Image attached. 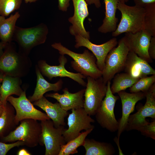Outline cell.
I'll return each instance as SVG.
<instances>
[{"mask_svg": "<svg viewBox=\"0 0 155 155\" xmlns=\"http://www.w3.org/2000/svg\"><path fill=\"white\" fill-rule=\"evenodd\" d=\"M71 110V113L69 115L67 119L68 128H65L63 133L66 143L78 136L81 131L94 129V128L91 124L94 122V120L86 112L83 108Z\"/></svg>", "mask_w": 155, "mask_h": 155, "instance_id": "cell-10", "label": "cell"}, {"mask_svg": "<svg viewBox=\"0 0 155 155\" xmlns=\"http://www.w3.org/2000/svg\"><path fill=\"white\" fill-rule=\"evenodd\" d=\"M87 79L83 108L89 115L93 116L95 115L106 95L107 84L104 82L102 77L94 79L88 76Z\"/></svg>", "mask_w": 155, "mask_h": 155, "instance_id": "cell-9", "label": "cell"}, {"mask_svg": "<svg viewBox=\"0 0 155 155\" xmlns=\"http://www.w3.org/2000/svg\"><path fill=\"white\" fill-rule=\"evenodd\" d=\"M48 32L47 26L43 23L28 28L16 26L12 41L17 43L19 52L28 56L32 49L45 43Z\"/></svg>", "mask_w": 155, "mask_h": 155, "instance_id": "cell-3", "label": "cell"}, {"mask_svg": "<svg viewBox=\"0 0 155 155\" xmlns=\"http://www.w3.org/2000/svg\"><path fill=\"white\" fill-rule=\"evenodd\" d=\"M41 133L39 144L45 147V155H58L61 147L66 142L63 135L64 126L55 127L50 119L40 121Z\"/></svg>", "mask_w": 155, "mask_h": 155, "instance_id": "cell-7", "label": "cell"}, {"mask_svg": "<svg viewBox=\"0 0 155 155\" xmlns=\"http://www.w3.org/2000/svg\"><path fill=\"white\" fill-rule=\"evenodd\" d=\"M123 70L133 78L140 79L155 74V70L145 60L133 52L129 51Z\"/></svg>", "mask_w": 155, "mask_h": 155, "instance_id": "cell-18", "label": "cell"}, {"mask_svg": "<svg viewBox=\"0 0 155 155\" xmlns=\"http://www.w3.org/2000/svg\"><path fill=\"white\" fill-rule=\"evenodd\" d=\"M113 78V83L110 86L111 92L113 94L130 88L139 79L133 78L126 72L117 74Z\"/></svg>", "mask_w": 155, "mask_h": 155, "instance_id": "cell-27", "label": "cell"}, {"mask_svg": "<svg viewBox=\"0 0 155 155\" xmlns=\"http://www.w3.org/2000/svg\"><path fill=\"white\" fill-rule=\"evenodd\" d=\"M3 75L1 72H0V87L3 81ZM0 96H1V93H0Z\"/></svg>", "mask_w": 155, "mask_h": 155, "instance_id": "cell-41", "label": "cell"}, {"mask_svg": "<svg viewBox=\"0 0 155 155\" xmlns=\"http://www.w3.org/2000/svg\"><path fill=\"white\" fill-rule=\"evenodd\" d=\"M38 0H24V1L26 3H28L35 2Z\"/></svg>", "mask_w": 155, "mask_h": 155, "instance_id": "cell-42", "label": "cell"}, {"mask_svg": "<svg viewBox=\"0 0 155 155\" xmlns=\"http://www.w3.org/2000/svg\"><path fill=\"white\" fill-rule=\"evenodd\" d=\"M117 46L113 49L105 59L102 77L107 84L117 73L123 70L129 49L124 37L119 41Z\"/></svg>", "mask_w": 155, "mask_h": 155, "instance_id": "cell-6", "label": "cell"}, {"mask_svg": "<svg viewBox=\"0 0 155 155\" xmlns=\"http://www.w3.org/2000/svg\"><path fill=\"white\" fill-rule=\"evenodd\" d=\"M148 53L150 58L155 59V37H152L148 47Z\"/></svg>", "mask_w": 155, "mask_h": 155, "instance_id": "cell-34", "label": "cell"}, {"mask_svg": "<svg viewBox=\"0 0 155 155\" xmlns=\"http://www.w3.org/2000/svg\"><path fill=\"white\" fill-rule=\"evenodd\" d=\"M85 89H82L76 93H71L66 88L63 90V94H59L57 92L50 93L46 94L45 96L56 99L62 108L68 111L73 109L83 108V96Z\"/></svg>", "mask_w": 155, "mask_h": 155, "instance_id": "cell-19", "label": "cell"}, {"mask_svg": "<svg viewBox=\"0 0 155 155\" xmlns=\"http://www.w3.org/2000/svg\"><path fill=\"white\" fill-rule=\"evenodd\" d=\"M20 15L18 11L9 17H5L0 15V40L1 41L6 44L12 41L16 23Z\"/></svg>", "mask_w": 155, "mask_h": 155, "instance_id": "cell-24", "label": "cell"}, {"mask_svg": "<svg viewBox=\"0 0 155 155\" xmlns=\"http://www.w3.org/2000/svg\"><path fill=\"white\" fill-rule=\"evenodd\" d=\"M7 44L0 41V57L3 54L4 48Z\"/></svg>", "mask_w": 155, "mask_h": 155, "instance_id": "cell-39", "label": "cell"}, {"mask_svg": "<svg viewBox=\"0 0 155 155\" xmlns=\"http://www.w3.org/2000/svg\"><path fill=\"white\" fill-rule=\"evenodd\" d=\"M72 1L74 12L73 16L68 20L72 24L69 28V32L72 35H80L90 40V32L86 30L84 24L85 18L89 15L88 5L85 0Z\"/></svg>", "mask_w": 155, "mask_h": 155, "instance_id": "cell-16", "label": "cell"}, {"mask_svg": "<svg viewBox=\"0 0 155 155\" xmlns=\"http://www.w3.org/2000/svg\"><path fill=\"white\" fill-rule=\"evenodd\" d=\"M135 5L142 7H144L147 5L155 3V0H133Z\"/></svg>", "mask_w": 155, "mask_h": 155, "instance_id": "cell-36", "label": "cell"}, {"mask_svg": "<svg viewBox=\"0 0 155 155\" xmlns=\"http://www.w3.org/2000/svg\"><path fill=\"white\" fill-rule=\"evenodd\" d=\"M140 131L142 134L148 137L155 140V120L149 123L140 128L138 130Z\"/></svg>", "mask_w": 155, "mask_h": 155, "instance_id": "cell-32", "label": "cell"}, {"mask_svg": "<svg viewBox=\"0 0 155 155\" xmlns=\"http://www.w3.org/2000/svg\"><path fill=\"white\" fill-rule=\"evenodd\" d=\"M32 66L28 57L17 51L15 43H7L0 57V72L3 75L22 78L28 75Z\"/></svg>", "mask_w": 155, "mask_h": 155, "instance_id": "cell-1", "label": "cell"}, {"mask_svg": "<svg viewBox=\"0 0 155 155\" xmlns=\"http://www.w3.org/2000/svg\"><path fill=\"white\" fill-rule=\"evenodd\" d=\"M15 115L14 107L7 101L0 116V138L7 135L16 127Z\"/></svg>", "mask_w": 155, "mask_h": 155, "instance_id": "cell-26", "label": "cell"}, {"mask_svg": "<svg viewBox=\"0 0 155 155\" xmlns=\"http://www.w3.org/2000/svg\"><path fill=\"white\" fill-rule=\"evenodd\" d=\"M117 93L121 99L122 106V116L118 121L117 138L119 140L121 134L125 129L129 117L134 111L135 104L145 98V96L144 93L142 92L129 93L121 91Z\"/></svg>", "mask_w": 155, "mask_h": 155, "instance_id": "cell-17", "label": "cell"}, {"mask_svg": "<svg viewBox=\"0 0 155 155\" xmlns=\"http://www.w3.org/2000/svg\"><path fill=\"white\" fill-rule=\"evenodd\" d=\"M22 84L20 78L3 75L0 88V101L3 104H6L9 96L15 95L19 96L21 94L24 90L21 87Z\"/></svg>", "mask_w": 155, "mask_h": 155, "instance_id": "cell-23", "label": "cell"}, {"mask_svg": "<svg viewBox=\"0 0 155 155\" xmlns=\"http://www.w3.org/2000/svg\"><path fill=\"white\" fill-rule=\"evenodd\" d=\"M52 47L57 50L61 55H67L73 60L71 62L72 68L85 77L90 76L97 79L102 76V71L96 64L94 55L85 49L82 53H75L63 46L60 42L55 43Z\"/></svg>", "mask_w": 155, "mask_h": 155, "instance_id": "cell-2", "label": "cell"}, {"mask_svg": "<svg viewBox=\"0 0 155 155\" xmlns=\"http://www.w3.org/2000/svg\"><path fill=\"white\" fill-rule=\"evenodd\" d=\"M82 146L85 150V155H113L115 152L111 144L93 139L86 138Z\"/></svg>", "mask_w": 155, "mask_h": 155, "instance_id": "cell-25", "label": "cell"}, {"mask_svg": "<svg viewBox=\"0 0 155 155\" xmlns=\"http://www.w3.org/2000/svg\"><path fill=\"white\" fill-rule=\"evenodd\" d=\"M154 83L155 74L140 78L130 88L129 90L131 93L140 92H145L148 91Z\"/></svg>", "mask_w": 155, "mask_h": 155, "instance_id": "cell-30", "label": "cell"}, {"mask_svg": "<svg viewBox=\"0 0 155 155\" xmlns=\"http://www.w3.org/2000/svg\"><path fill=\"white\" fill-rule=\"evenodd\" d=\"M24 145H25L24 143L22 141H18L10 144H6L0 141V155H5L12 148Z\"/></svg>", "mask_w": 155, "mask_h": 155, "instance_id": "cell-33", "label": "cell"}, {"mask_svg": "<svg viewBox=\"0 0 155 155\" xmlns=\"http://www.w3.org/2000/svg\"><path fill=\"white\" fill-rule=\"evenodd\" d=\"M33 104L40 108L46 112L53 121L55 127H58L61 125L65 126V118L69 113L62 108L59 102L52 103L43 96L33 102Z\"/></svg>", "mask_w": 155, "mask_h": 155, "instance_id": "cell-20", "label": "cell"}, {"mask_svg": "<svg viewBox=\"0 0 155 155\" xmlns=\"http://www.w3.org/2000/svg\"><path fill=\"white\" fill-rule=\"evenodd\" d=\"M76 44L75 47L78 49L84 46L91 51L96 58L98 67L102 71L104 66L106 57L109 52L115 47L118 43L117 39L113 38L102 44L97 45L93 43L90 40L80 35L75 36Z\"/></svg>", "mask_w": 155, "mask_h": 155, "instance_id": "cell-14", "label": "cell"}, {"mask_svg": "<svg viewBox=\"0 0 155 155\" xmlns=\"http://www.w3.org/2000/svg\"><path fill=\"white\" fill-rule=\"evenodd\" d=\"M26 90L17 98L9 96L7 101L14 107L16 112L15 122L17 125L21 120L32 119L42 121L50 119L46 113L36 109L27 98Z\"/></svg>", "mask_w": 155, "mask_h": 155, "instance_id": "cell-11", "label": "cell"}, {"mask_svg": "<svg viewBox=\"0 0 155 155\" xmlns=\"http://www.w3.org/2000/svg\"><path fill=\"white\" fill-rule=\"evenodd\" d=\"M144 8L143 29L148 31L152 37H155V3L148 4Z\"/></svg>", "mask_w": 155, "mask_h": 155, "instance_id": "cell-29", "label": "cell"}, {"mask_svg": "<svg viewBox=\"0 0 155 155\" xmlns=\"http://www.w3.org/2000/svg\"><path fill=\"white\" fill-rule=\"evenodd\" d=\"M35 71L37 76L36 86L32 95L28 98L31 102L39 99L46 92L51 91L57 92L62 89L63 83L62 79H60L55 83H51L44 79L37 65L35 66Z\"/></svg>", "mask_w": 155, "mask_h": 155, "instance_id": "cell-22", "label": "cell"}, {"mask_svg": "<svg viewBox=\"0 0 155 155\" xmlns=\"http://www.w3.org/2000/svg\"><path fill=\"white\" fill-rule=\"evenodd\" d=\"M105 7V16L99 32L103 33L113 32L116 30L118 19L116 13L119 0H103Z\"/></svg>", "mask_w": 155, "mask_h": 155, "instance_id": "cell-21", "label": "cell"}, {"mask_svg": "<svg viewBox=\"0 0 155 155\" xmlns=\"http://www.w3.org/2000/svg\"><path fill=\"white\" fill-rule=\"evenodd\" d=\"M22 0H0V15L7 17L19 9Z\"/></svg>", "mask_w": 155, "mask_h": 155, "instance_id": "cell-31", "label": "cell"}, {"mask_svg": "<svg viewBox=\"0 0 155 155\" xmlns=\"http://www.w3.org/2000/svg\"><path fill=\"white\" fill-rule=\"evenodd\" d=\"M146 101L145 104L135 113L130 115L125 130L129 131L138 130L149 122L146 118L150 117L155 119V83L145 92Z\"/></svg>", "mask_w": 155, "mask_h": 155, "instance_id": "cell-12", "label": "cell"}, {"mask_svg": "<svg viewBox=\"0 0 155 155\" xmlns=\"http://www.w3.org/2000/svg\"><path fill=\"white\" fill-rule=\"evenodd\" d=\"M7 135L0 138V141L5 143L23 141L24 145L30 148L35 147L39 144L41 133V126L38 120L26 119Z\"/></svg>", "mask_w": 155, "mask_h": 155, "instance_id": "cell-5", "label": "cell"}, {"mask_svg": "<svg viewBox=\"0 0 155 155\" xmlns=\"http://www.w3.org/2000/svg\"><path fill=\"white\" fill-rule=\"evenodd\" d=\"M18 155H31L32 154L27 150L22 148L19 150L17 153Z\"/></svg>", "mask_w": 155, "mask_h": 155, "instance_id": "cell-38", "label": "cell"}, {"mask_svg": "<svg viewBox=\"0 0 155 155\" xmlns=\"http://www.w3.org/2000/svg\"><path fill=\"white\" fill-rule=\"evenodd\" d=\"M117 9L121 13V18L116 30L112 32L113 37L124 33H134L143 29L144 8L129 6L119 1Z\"/></svg>", "mask_w": 155, "mask_h": 155, "instance_id": "cell-4", "label": "cell"}, {"mask_svg": "<svg viewBox=\"0 0 155 155\" xmlns=\"http://www.w3.org/2000/svg\"><path fill=\"white\" fill-rule=\"evenodd\" d=\"M58 60L59 63L58 65H49L43 60L38 61L37 65L42 75L47 77L50 80L54 77H67L74 80L80 85L86 86V83L84 80L86 77L79 73L72 72L66 69L65 66L67 61L64 55H61Z\"/></svg>", "mask_w": 155, "mask_h": 155, "instance_id": "cell-13", "label": "cell"}, {"mask_svg": "<svg viewBox=\"0 0 155 155\" xmlns=\"http://www.w3.org/2000/svg\"><path fill=\"white\" fill-rule=\"evenodd\" d=\"M129 51L133 52L148 63L152 61L148 53V47L152 36L146 30L143 29L134 33H125L124 36Z\"/></svg>", "mask_w": 155, "mask_h": 155, "instance_id": "cell-15", "label": "cell"}, {"mask_svg": "<svg viewBox=\"0 0 155 155\" xmlns=\"http://www.w3.org/2000/svg\"><path fill=\"white\" fill-rule=\"evenodd\" d=\"M5 105H4L0 101V116L1 115L3 111Z\"/></svg>", "mask_w": 155, "mask_h": 155, "instance_id": "cell-40", "label": "cell"}, {"mask_svg": "<svg viewBox=\"0 0 155 155\" xmlns=\"http://www.w3.org/2000/svg\"><path fill=\"white\" fill-rule=\"evenodd\" d=\"M70 0H58V8L60 10L63 11H67L69 6Z\"/></svg>", "mask_w": 155, "mask_h": 155, "instance_id": "cell-35", "label": "cell"}, {"mask_svg": "<svg viewBox=\"0 0 155 155\" xmlns=\"http://www.w3.org/2000/svg\"><path fill=\"white\" fill-rule=\"evenodd\" d=\"M129 0H119V1L122 3H125L128 2Z\"/></svg>", "mask_w": 155, "mask_h": 155, "instance_id": "cell-43", "label": "cell"}, {"mask_svg": "<svg viewBox=\"0 0 155 155\" xmlns=\"http://www.w3.org/2000/svg\"><path fill=\"white\" fill-rule=\"evenodd\" d=\"M111 84V81H108L106 95L95 115L96 121L102 127L110 132H115L118 130L119 124L115 118L114 108L119 97L112 93Z\"/></svg>", "mask_w": 155, "mask_h": 155, "instance_id": "cell-8", "label": "cell"}, {"mask_svg": "<svg viewBox=\"0 0 155 155\" xmlns=\"http://www.w3.org/2000/svg\"><path fill=\"white\" fill-rule=\"evenodd\" d=\"M88 5L94 4L97 8H98L101 6L100 0H85Z\"/></svg>", "mask_w": 155, "mask_h": 155, "instance_id": "cell-37", "label": "cell"}, {"mask_svg": "<svg viewBox=\"0 0 155 155\" xmlns=\"http://www.w3.org/2000/svg\"><path fill=\"white\" fill-rule=\"evenodd\" d=\"M91 129L85 131L76 137L71 140L61 147L58 155H69L78 153L77 148L82 146L87 136L93 130Z\"/></svg>", "mask_w": 155, "mask_h": 155, "instance_id": "cell-28", "label": "cell"}]
</instances>
